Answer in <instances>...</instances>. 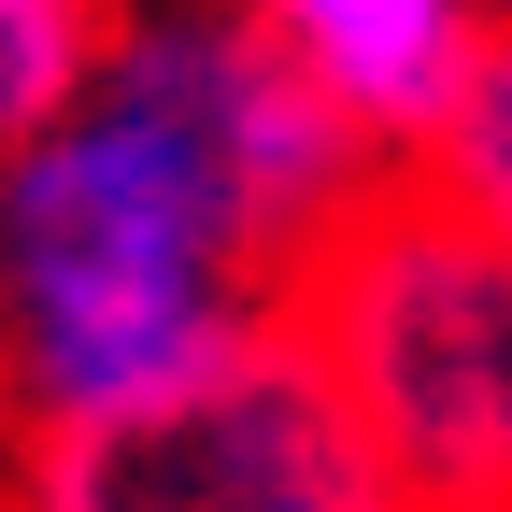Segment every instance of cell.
<instances>
[{"mask_svg":"<svg viewBox=\"0 0 512 512\" xmlns=\"http://www.w3.org/2000/svg\"><path fill=\"white\" fill-rule=\"evenodd\" d=\"M384 185L228 0H128L100 72L0 157V413H100L271 328Z\"/></svg>","mask_w":512,"mask_h":512,"instance_id":"obj_1","label":"cell"},{"mask_svg":"<svg viewBox=\"0 0 512 512\" xmlns=\"http://www.w3.org/2000/svg\"><path fill=\"white\" fill-rule=\"evenodd\" d=\"M285 328L342 384L384 498L413 512H512V256L441 214L413 171L299 256Z\"/></svg>","mask_w":512,"mask_h":512,"instance_id":"obj_2","label":"cell"},{"mask_svg":"<svg viewBox=\"0 0 512 512\" xmlns=\"http://www.w3.org/2000/svg\"><path fill=\"white\" fill-rule=\"evenodd\" d=\"M0 512H399L313 342L242 328L228 356L100 413H43L0 456Z\"/></svg>","mask_w":512,"mask_h":512,"instance_id":"obj_3","label":"cell"},{"mask_svg":"<svg viewBox=\"0 0 512 512\" xmlns=\"http://www.w3.org/2000/svg\"><path fill=\"white\" fill-rule=\"evenodd\" d=\"M228 15L271 43L384 171H413V143L441 128V100L470 86L498 0H228Z\"/></svg>","mask_w":512,"mask_h":512,"instance_id":"obj_4","label":"cell"},{"mask_svg":"<svg viewBox=\"0 0 512 512\" xmlns=\"http://www.w3.org/2000/svg\"><path fill=\"white\" fill-rule=\"evenodd\" d=\"M413 185L441 214H470L498 256H512V15L484 29V57H470V86L441 100V128L413 143Z\"/></svg>","mask_w":512,"mask_h":512,"instance_id":"obj_5","label":"cell"},{"mask_svg":"<svg viewBox=\"0 0 512 512\" xmlns=\"http://www.w3.org/2000/svg\"><path fill=\"white\" fill-rule=\"evenodd\" d=\"M114 15H128V0H0V157H15L29 128L100 72Z\"/></svg>","mask_w":512,"mask_h":512,"instance_id":"obj_6","label":"cell"},{"mask_svg":"<svg viewBox=\"0 0 512 512\" xmlns=\"http://www.w3.org/2000/svg\"><path fill=\"white\" fill-rule=\"evenodd\" d=\"M399 512H413V498H399Z\"/></svg>","mask_w":512,"mask_h":512,"instance_id":"obj_7","label":"cell"}]
</instances>
